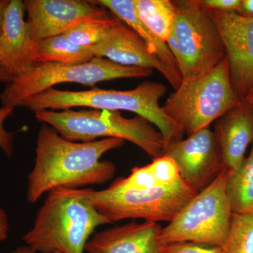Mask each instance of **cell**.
Returning <instances> with one entry per match:
<instances>
[{
  "label": "cell",
  "mask_w": 253,
  "mask_h": 253,
  "mask_svg": "<svg viewBox=\"0 0 253 253\" xmlns=\"http://www.w3.org/2000/svg\"><path fill=\"white\" fill-rule=\"evenodd\" d=\"M124 144V140L117 138L91 142L67 140L54 127L43 123L37 137L36 163L28 176V202L36 204L56 188L77 189L111 180L116 166L100 159L105 153Z\"/></svg>",
  "instance_id": "1"
},
{
  "label": "cell",
  "mask_w": 253,
  "mask_h": 253,
  "mask_svg": "<svg viewBox=\"0 0 253 253\" xmlns=\"http://www.w3.org/2000/svg\"><path fill=\"white\" fill-rule=\"evenodd\" d=\"M167 86L157 82L145 81L131 90L121 91L91 88L85 91H64L51 88L23 101L21 106L33 112L58 111L76 107L126 111L147 120L161 131L165 149L172 141L181 140L184 131L163 111L160 100L167 92Z\"/></svg>",
  "instance_id": "2"
},
{
  "label": "cell",
  "mask_w": 253,
  "mask_h": 253,
  "mask_svg": "<svg viewBox=\"0 0 253 253\" xmlns=\"http://www.w3.org/2000/svg\"><path fill=\"white\" fill-rule=\"evenodd\" d=\"M111 224L75 189L48 192L23 241L36 253H84L98 226Z\"/></svg>",
  "instance_id": "3"
},
{
  "label": "cell",
  "mask_w": 253,
  "mask_h": 253,
  "mask_svg": "<svg viewBox=\"0 0 253 253\" xmlns=\"http://www.w3.org/2000/svg\"><path fill=\"white\" fill-rule=\"evenodd\" d=\"M34 113L39 122L52 126L67 140L91 142L98 138H117L130 141L154 159L164 151L161 131L141 116L126 118L120 111L92 109Z\"/></svg>",
  "instance_id": "4"
},
{
  "label": "cell",
  "mask_w": 253,
  "mask_h": 253,
  "mask_svg": "<svg viewBox=\"0 0 253 253\" xmlns=\"http://www.w3.org/2000/svg\"><path fill=\"white\" fill-rule=\"evenodd\" d=\"M75 191L111 224L126 219L170 222L199 193L181 177L171 185L154 189H129L118 178L109 187L101 191Z\"/></svg>",
  "instance_id": "5"
},
{
  "label": "cell",
  "mask_w": 253,
  "mask_h": 253,
  "mask_svg": "<svg viewBox=\"0 0 253 253\" xmlns=\"http://www.w3.org/2000/svg\"><path fill=\"white\" fill-rule=\"evenodd\" d=\"M176 14L167 44L182 81L204 76L226 57L217 26L200 0L173 1Z\"/></svg>",
  "instance_id": "6"
},
{
  "label": "cell",
  "mask_w": 253,
  "mask_h": 253,
  "mask_svg": "<svg viewBox=\"0 0 253 253\" xmlns=\"http://www.w3.org/2000/svg\"><path fill=\"white\" fill-rule=\"evenodd\" d=\"M229 76V61L224 58L204 76L182 81L162 106L163 111L188 136L209 127L241 102Z\"/></svg>",
  "instance_id": "7"
},
{
  "label": "cell",
  "mask_w": 253,
  "mask_h": 253,
  "mask_svg": "<svg viewBox=\"0 0 253 253\" xmlns=\"http://www.w3.org/2000/svg\"><path fill=\"white\" fill-rule=\"evenodd\" d=\"M154 70L126 67L104 58L94 57L89 62L78 65L37 63L28 72L16 76L6 83L0 94L2 106L19 107L25 100L41 94L62 83H78L96 87L103 82L122 78L149 77Z\"/></svg>",
  "instance_id": "8"
},
{
  "label": "cell",
  "mask_w": 253,
  "mask_h": 253,
  "mask_svg": "<svg viewBox=\"0 0 253 253\" xmlns=\"http://www.w3.org/2000/svg\"><path fill=\"white\" fill-rule=\"evenodd\" d=\"M229 172L230 169L224 168L163 228L159 236L162 246L195 242L223 247L233 214L226 191Z\"/></svg>",
  "instance_id": "9"
},
{
  "label": "cell",
  "mask_w": 253,
  "mask_h": 253,
  "mask_svg": "<svg viewBox=\"0 0 253 253\" xmlns=\"http://www.w3.org/2000/svg\"><path fill=\"white\" fill-rule=\"evenodd\" d=\"M208 11L225 47L231 84L239 99L246 101L253 86V18Z\"/></svg>",
  "instance_id": "10"
},
{
  "label": "cell",
  "mask_w": 253,
  "mask_h": 253,
  "mask_svg": "<svg viewBox=\"0 0 253 253\" xmlns=\"http://www.w3.org/2000/svg\"><path fill=\"white\" fill-rule=\"evenodd\" d=\"M163 156L172 158L181 177L199 192L226 168L214 132L209 127L196 131L187 139L169 143Z\"/></svg>",
  "instance_id": "11"
},
{
  "label": "cell",
  "mask_w": 253,
  "mask_h": 253,
  "mask_svg": "<svg viewBox=\"0 0 253 253\" xmlns=\"http://www.w3.org/2000/svg\"><path fill=\"white\" fill-rule=\"evenodd\" d=\"M23 3L36 43L63 35L86 20L108 18L106 11L92 1L26 0Z\"/></svg>",
  "instance_id": "12"
},
{
  "label": "cell",
  "mask_w": 253,
  "mask_h": 253,
  "mask_svg": "<svg viewBox=\"0 0 253 253\" xmlns=\"http://www.w3.org/2000/svg\"><path fill=\"white\" fill-rule=\"evenodd\" d=\"M24 3L10 0L0 32V66L13 78L21 76L37 64V43L24 19Z\"/></svg>",
  "instance_id": "13"
},
{
  "label": "cell",
  "mask_w": 253,
  "mask_h": 253,
  "mask_svg": "<svg viewBox=\"0 0 253 253\" xmlns=\"http://www.w3.org/2000/svg\"><path fill=\"white\" fill-rule=\"evenodd\" d=\"M88 48L95 57L104 58L121 66L157 70L174 90L179 87L167 68L150 53L140 37L119 19L102 41Z\"/></svg>",
  "instance_id": "14"
},
{
  "label": "cell",
  "mask_w": 253,
  "mask_h": 253,
  "mask_svg": "<svg viewBox=\"0 0 253 253\" xmlns=\"http://www.w3.org/2000/svg\"><path fill=\"white\" fill-rule=\"evenodd\" d=\"M162 226L157 222L131 221L94 236L86 245V253H162L159 236Z\"/></svg>",
  "instance_id": "15"
},
{
  "label": "cell",
  "mask_w": 253,
  "mask_h": 253,
  "mask_svg": "<svg viewBox=\"0 0 253 253\" xmlns=\"http://www.w3.org/2000/svg\"><path fill=\"white\" fill-rule=\"evenodd\" d=\"M214 136L224 166L234 170L246 158L253 143V112L251 105L242 101L215 121Z\"/></svg>",
  "instance_id": "16"
},
{
  "label": "cell",
  "mask_w": 253,
  "mask_h": 253,
  "mask_svg": "<svg viewBox=\"0 0 253 253\" xmlns=\"http://www.w3.org/2000/svg\"><path fill=\"white\" fill-rule=\"evenodd\" d=\"M92 1L109 9L118 19L123 21L128 27L135 32L144 42L150 53L157 57L167 68L179 86L180 85L182 78L174 56L167 43L155 36L139 19L136 14L135 0H98Z\"/></svg>",
  "instance_id": "17"
},
{
  "label": "cell",
  "mask_w": 253,
  "mask_h": 253,
  "mask_svg": "<svg viewBox=\"0 0 253 253\" xmlns=\"http://www.w3.org/2000/svg\"><path fill=\"white\" fill-rule=\"evenodd\" d=\"M180 177L176 163L172 158L162 156L144 167L133 168L127 177L118 179L126 188L144 190L171 185Z\"/></svg>",
  "instance_id": "18"
},
{
  "label": "cell",
  "mask_w": 253,
  "mask_h": 253,
  "mask_svg": "<svg viewBox=\"0 0 253 253\" xmlns=\"http://www.w3.org/2000/svg\"><path fill=\"white\" fill-rule=\"evenodd\" d=\"M226 191L233 214L253 213V143L249 156L229 172Z\"/></svg>",
  "instance_id": "19"
},
{
  "label": "cell",
  "mask_w": 253,
  "mask_h": 253,
  "mask_svg": "<svg viewBox=\"0 0 253 253\" xmlns=\"http://www.w3.org/2000/svg\"><path fill=\"white\" fill-rule=\"evenodd\" d=\"M94 57L89 48L71 42L64 35L46 38L37 43L38 63L78 65L89 62Z\"/></svg>",
  "instance_id": "20"
},
{
  "label": "cell",
  "mask_w": 253,
  "mask_h": 253,
  "mask_svg": "<svg viewBox=\"0 0 253 253\" xmlns=\"http://www.w3.org/2000/svg\"><path fill=\"white\" fill-rule=\"evenodd\" d=\"M136 14L146 28L167 42L172 31L176 9L170 0H135Z\"/></svg>",
  "instance_id": "21"
},
{
  "label": "cell",
  "mask_w": 253,
  "mask_h": 253,
  "mask_svg": "<svg viewBox=\"0 0 253 253\" xmlns=\"http://www.w3.org/2000/svg\"><path fill=\"white\" fill-rule=\"evenodd\" d=\"M118 21V18H109L86 20L63 35L78 46L90 47L102 41Z\"/></svg>",
  "instance_id": "22"
},
{
  "label": "cell",
  "mask_w": 253,
  "mask_h": 253,
  "mask_svg": "<svg viewBox=\"0 0 253 253\" xmlns=\"http://www.w3.org/2000/svg\"><path fill=\"white\" fill-rule=\"evenodd\" d=\"M222 248L226 253H253V213L232 214L229 234Z\"/></svg>",
  "instance_id": "23"
},
{
  "label": "cell",
  "mask_w": 253,
  "mask_h": 253,
  "mask_svg": "<svg viewBox=\"0 0 253 253\" xmlns=\"http://www.w3.org/2000/svg\"><path fill=\"white\" fill-rule=\"evenodd\" d=\"M162 253H226L223 248L195 242L165 245Z\"/></svg>",
  "instance_id": "24"
},
{
  "label": "cell",
  "mask_w": 253,
  "mask_h": 253,
  "mask_svg": "<svg viewBox=\"0 0 253 253\" xmlns=\"http://www.w3.org/2000/svg\"><path fill=\"white\" fill-rule=\"evenodd\" d=\"M14 109L2 106L0 108V149L5 156L11 158L14 153V132H10L4 128V123L14 115Z\"/></svg>",
  "instance_id": "25"
},
{
  "label": "cell",
  "mask_w": 253,
  "mask_h": 253,
  "mask_svg": "<svg viewBox=\"0 0 253 253\" xmlns=\"http://www.w3.org/2000/svg\"><path fill=\"white\" fill-rule=\"evenodd\" d=\"M203 6L207 10L237 12L241 0H200Z\"/></svg>",
  "instance_id": "26"
},
{
  "label": "cell",
  "mask_w": 253,
  "mask_h": 253,
  "mask_svg": "<svg viewBox=\"0 0 253 253\" xmlns=\"http://www.w3.org/2000/svg\"><path fill=\"white\" fill-rule=\"evenodd\" d=\"M9 229V219L6 213L0 208V241H4L7 239Z\"/></svg>",
  "instance_id": "27"
},
{
  "label": "cell",
  "mask_w": 253,
  "mask_h": 253,
  "mask_svg": "<svg viewBox=\"0 0 253 253\" xmlns=\"http://www.w3.org/2000/svg\"><path fill=\"white\" fill-rule=\"evenodd\" d=\"M237 13L246 17L253 18V0H241Z\"/></svg>",
  "instance_id": "28"
},
{
  "label": "cell",
  "mask_w": 253,
  "mask_h": 253,
  "mask_svg": "<svg viewBox=\"0 0 253 253\" xmlns=\"http://www.w3.org/2000/svg\"><path fill=\"white\" fill-rule=\"evenodd\" d=\"M9 1L10 0H0V32H1V25L4 17L5 11Z\"/></svg>",
  "instance_id": "29"
},
{
  "label": "cell",
  "mask_w": 253,
  "mask_h": 253,
  "mask_svg": "<svg viewBox=\"0 0 253 253\" xmlns=\"http://www.w3.org/2000/svg\"><path fill=\"white\" fill-rule=\"evenodd\" d=\"M12 78V76L4 68L0 66V83H8Z\"/></svg>",
  "instance_id": "30"
},
{
  "label": "cell",
  "mask_w": 253,
  "mask_h": 253,
  "mask_svg": "<svg viewBox=\"0 0 253 253\" xmlns=\"http://www.w3.org/2000/svg\"><path fill=\"white\" fill-rule=\"evenodd\" d=\"M9 253H36L33 250H32L29 246H18L14 251Z\"/></svg>",
  "instance_id": "31"
},
{
  "label": "cell",
  "mask_w": 253,
  "mask_h": 253,
  "mask_svg": "<svg viewBox=\"0 0 253 253\" xmlns=\"http://www.w3.org/2000/svg\"><path fill=\"white\" fill-rule=\"evenodd\" d=\"M246 102L249 103V104H253V86L251 89V92L248 96L247 99L246 100Z\"/></svg>",
  "instance_id": "32"
},
{
  "label": "cell",
  "mask_w": 253,
  "mask_h": 253,
  "mask_svg": "<svg viewBox=\"0 0 253 253\" xmlns=\"http://www.w3.org/2000/svg\"><path fill=\"white\" fill-rule=\"evenodd\" d=\"M250 105H251V109H252V110H253V104H250Z\"/></svg>",
  "instance_id": "33"
}]
</instances>
